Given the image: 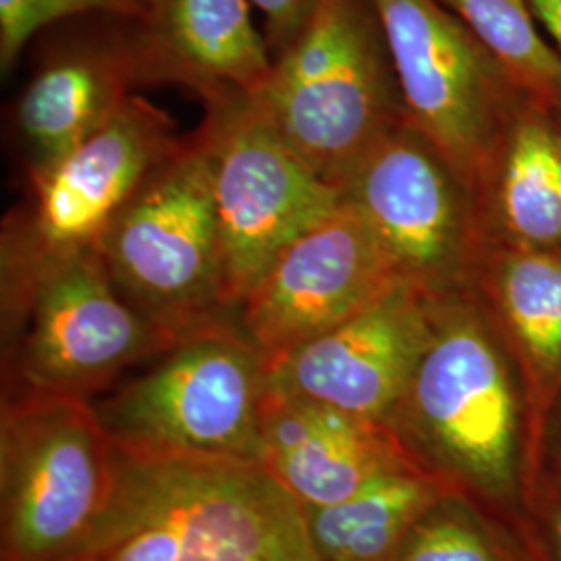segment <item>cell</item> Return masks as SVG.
<instances>
[{"instance_id":"cell-7","label":"cell","mask_w":561,"mask_h":561,"mask_svg":"<svg viewBox=\"0 0 561 561\" xmlns=\"http://www.w3.org/2000/svg\"><path fill=\"white\" fill-rule=\"evenodd\" d=\"M115 443L92 401L9 389L0 414V561H53L101 516Z\"/></svg>"},{"instance_id":"cell-18","label":"cell","mask_w":561,"mask_h":561,"mask_svg":"<svg viewBox=\"0 0 561 561\" xmlns=\"http://www.w3.org/2000/svg\"><path fill=\"white\" fill-rule=\"evenodd\" d=\"M477 210L482 241L561 248V125L558 113L522 96Z\"/></svg>"},{"instance_id":"cell-23","label":"cell","mask_w":561,"mask_h":561,"mask_svg":"<svg viewBox=\"0 0 561 561\" xmlns=\"http://www.w3.org/2000/svg\"><path fill=\"white\" fill-rule=\"evenodd\" d=\"M526 520L528 541L539 561H561V482L549 472H542Z\"/></svg>"},{"instance_id":"cell-13","label":"cell","mask_w":561,"mask_h":561,"mask_svg":"<svg viewBox=\"0 0 561 561\" xmlns=\"http://www.w3.org/2000/svg\"><path fill=\"white\" fill-rule=\"evenodd\" d=\"M435 296L398 280L356 314L268 364V385L387 422L431 337Z\"/></svg>"},{"instance_id":"cell-25","label":"cell","mask_w":561,"mask_h":561,"mask_svg":"<svg viewBox=\"0 0 561 561\" xmlns=\"http://www.w3.org/2000/svg\"><path fill=\"white\" fill-rule=\"evenodd\" d=\"M545 472L561 482V398L551 412L545 433Z\"/></svg>"},{"instance_id":"cell-12","label":"cell","mask_w":561,"mask_h":561,"mask_svg":"<svg viewBox=\"0 0 561 561\" xmlns=\"http://www.w3.org/2000/svg\"><path fill=\"white\" fill-rule=\"evenodd\" d=\"M398 280L381 241L343 196L243 298L236 324L268 366L350 319Z\"/></svg>"},{"instance_id":"cell-14","label":"cell","mask_w":561,"mask_h":561,"mask_svg":"<svg viewBox=\"0 0 561 561\" xmlns=\"http://www.w3.org/2000/svg\"><path fill=\"white\" fill-rule=\"evenodd\" d=\"M466 291L516 368L526 414L524 510L545 472V433L561 398V248L482 243Z\"/></svg>"},{"instance_id":"cell-19","label":"cell","mask_w":561,"mask_h":561,"mask_svg":"<svg viewBox=\"0 0 561 561\" xmlns=\"http://www.w3.org/2000/svg\"><path fill=\"white\" fill-rule=\"evenodd\" d=\"M449 491L416 463L391 468L343 502L304 510L314 553L319 561H387Z\"/></svg>"},{"instance_id":"cell-3","label":"cell","mask_w":561,"mask_h":561,"mask_svg":"<svg viewBox=\"0 0 561 561\" xmlns=\"http://www.w3.org/2000/svg\"><path fill=\"white\" fill-rule=\"evenodd\" d=\"M250 102L301 161L343 190L405 119L375 0H321Z\"/></svg>"},{"instance_id":"cell-8","label":"cell","mask_w":561,"mask_h":561,"mask_svg":"<svg viewBox=\"0 0 561 561\" xmlns=\"http://www.w3.org/2000/svg\"><path fill=\"white\" fill-rule=\"evenodd\" d=\"M375 7L405 117L477 202L524 94L442 0H375Z\"/></svg>"},{"instance_id":"cell-21","label":"cell","mask_w":561,"mask_h":561,"mask_svg":"<svg viewBox=\"0 0 561 561\" xmlns=\"http://www.w3.org/2000/svg\"><path fill=\"white\" fill-rule=\"evenodd\" d=\"M387 561H539L507 522L460 493L433 503Z\"/></svg>"},{"instance_id":"cell-22","label":"cell","mask_w":561,"mask_h":561,"mask_svg":"<svg viewBox=\"0 0 561 561\" xmlns=\"http://www.w3.org/2000/svg\"><path fill=\"white\" fill-rule=\"evenodd\" d=\"M146 0H0V69L7 76L32 38L60 21L101 15L138 21Z\"/></svg>"},{"instance_id":"cell-6","label":"cell","mask_w":561,"mask_h":561,"mask_svg":"<svg viewBox=\"0 0 561 561\" xmlns=\"http://www.w3.org/2000/svg\"><path fill=\"white\" fill-rule=\"evenodd\" d=\"M266 391L261 352L238 327H217L178 341L92 405L125 449L261 461Z\"/></svg>"},{"instance_id":"cell-9","label":"cell","mask_w":561,"mask_h":561,"mask_svg":"<svg viewBox=\"0 0 561 561\" xmlns=\"http://www.w3.org/2000/svg\"><path fill=\"white\" fill-rule=\"evenodd\" d=\"M206 113L225 289L238 317L280 254L340 206L343 190L301 161L250 99L206 104Z\"/></svg>"},{"instance_id":"cell-20","label":"cell","mask_w":561,"mask_h":561,"mask_svg":"<svg viewBox=\"0 0 561 561\" xmlns=\"http://www.w3.org/2000/svg\"><path fill=\"white\" fill-rule=\"evenodd\" d=\"M502 65L524 96L561 115V55L528 0H442Z\"/></svg>"},{"instance_id":"cell-4","label":"cell","mask_w":561,"mask_h":561,"mask_svg":"<svg viewBox=\"0 0 561 561\" xmlns=\"http://www.w3.org/2000/svg\"><path fill=\"white\" fill-rule=\"evenodd\" d=\"M94 250L125 300L171 340L238 327L222 275L213 162L201 131L150 173Z\"/></svg>"},{"instance_id":"cell-26","label":"cell","mask_w":561,"mask_h":561,"mask_svg":"<svg viewBox=\"0 0 561 561\" xmlns=\"http://www.w3.org/2000/svg\"><path fill=\"white\" fill-rule=\"evenodd\" d=\"M528 4L561 55V0H528Z\"/></svg>"},{"instance_id":"cell-27","label":"cell","mask_w":561,"mask_h":561,"mask_svg":"<svg viewBox=\"0 0 561 561\" xmlns=\"http://www.w3.org/2000/svg\"><path fill=\"white\" fill-rule=\"evenodd\" d=\"M558 119H560V125H561V115H558Z\"/></svg>"},{"instance_id":"cell-24","label":"cell","mask_w":561,"mask_h":561,"mask_svg":"<svg viewBox=\"0 0 561 561\" xmlns=\"http://www.w3.org/2000/svg\"><path fill=\"white\" fill-rule=\"evenodd\" d=\"M264 21V38L273 57L285 50L312 18L321 0H250Z\"/></svg>"},{"instance_id":"cell-2","label":"cell","mask_w":561,"mask_h":561,"mask_svg":"<svg viewBox=\"0 0 561 561\" xmlns=\"http://www.w3.org/2000/svg\"><path fill=\"white\" fill-rule=\"evenodd\" d=\"M385 424L419 468L528 541L520 381L466 289L435 296L431 337Z\"/></svg>"},{"instance_id":"cell-5","label":"cell","mask_w":561,"mask_h":561,"mask_svg":"<svg viewBox=\"0 0 561 561\" xmlns=\"http://www.w3.org/2000/svg\"><path fill=\"white\" fill-rule=\"evenodd\" d=\"M173 121L131 96L119 113L59 161L30 173V201L2 229V341L9 340L42 277L92 250L141 183L180 146Z\"/></svg>"},{"instance_id":"cell-17","label":"cell","mask_w":561,"mask_h":561,"mask_svg":"<svg viewBox=\"0 0 561 561\" xmlns=\"http://www.w3.org/2000/svg\"><path fill=\"white\" fill-rule=\"evenodd\" d=\"M136 83L129 32L57 50L20 101V129L32 157L30 173L50 167L96 134L131 99L129 88Z\"/></svg>"},{"instance_id":"cell-1","label":"cell","mask_w":561,"mask_h":561,"mask_svg":"<svg viewBox=\"0 0 561 561\" xmlns=\"http://www.w3.org/2000/svg\"><path fill=\"white\" fill-rule=\"evenodd\" d=\"M115 451L101 516L53 561H319L304 507L262 461Z\"/></svg>"},{"instance_id":"cell-15","label":"cell","mask_w":561,"mask_h":561,"mask_svg":"<svg viewBox=\"0 0 561 561\" xmlns=\"http://www.w3.org/2000/svg\"><path fill=\"white\" fill-rule=\"evenodd\" d=\"M252 11L250 0H146L129 32L138 83H178L204 104L256 96L275 57Z\"/></svg>"},{"instance_id":"cell-10","label":"cell","mask_w":561,"mask_h":561,"mask_svg":"<svg viewBox=\"0 0 561 561\" xmlns=\"http://www.w3.org/2000/svg\"><path fill=\"white\" fill-rule=\"evenodd\" d=\"M2 343L9 389L92 401L178 341L125 300L92 248L42 277Z\"/></svg>"},{"instance_id":"cell-16","label":"cell","mask_w":561,"mask_h":561,"mask_svg":"<svg viewBox=\"0 0 561 561\" xmlns=\"http://www.w3.org/2000/svg\"><path fill=\"white\" fill-rule=\"evenodd\" d=\"M261 461L304 510L333 505L391 468L414 463L382 422L268 385Z\"/></svg>"},{"instance_id":"cell-11","label":"cell","mask_w":561,"mask_h":561,"mask_svg":"<svg viewBox=\"0 0 561 561\" xmlns=\"http://www.w3.org/2000/svg\"><path fill=\"white\" fill-rule=\"evenodd\" d=\"M401 279L433 296L463 291L481 252L474 196L439 150L398 123L343 187Z\"/></svg>"}]
</instances>
